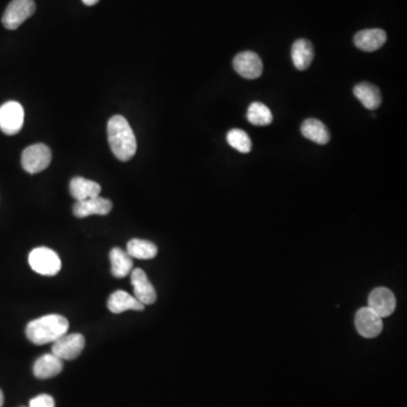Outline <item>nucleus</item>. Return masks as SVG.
Instances as JSON below:
<instances>
[{"instance_id":"nucleus-1","label":"nucleus","mask_w":407,"mask_h":407,"mask_svg":"<svg viewBox=\"0 0 407 407\" xmlns=\"http://www.w3.org/2000/svg\"><path fill=\"white\" fill-rule=\"evenodd\" d=\"M108 141L110 149L118 160L127 162L135 155L137 149L135 134L126 118L117 115L108 123Z\"/></svg>"},{"instance_id":"nucleus-2","label":"nucleus","mask_w":407,"mask_h":407,"mask_svg":"<svg viewBox=\"0 0 407 407\" xmlns=\"http://www.w3.org/2000/svg\"><path fill=\"white\" fill-rule=\"evenodd\" d=\"M69 323L63 315H46L35 319L26 326V337L35 345L55 343L61 336L66 335Z\"/></svg>"},{"instance_id":"nucleus-3","label":"nucleus","mask_w":407,"mask_h":407,"mask_svg":"<svg viewBox=\"0 0 407 407\" xmlns=\"http://www.w3.org/2000/svg\"><path fill=\"white\" fill-rule=\"evenodd\" d=\"M32 270L44 276H55L61 270V261L56 251L50 248L40 247L32 250L29 255Z\"/></svg>"},{"instance_id":"nucleus-4","label":"nucleus","mask_w":407,"mask_h":407,"mask_svg":"<svg viewBox=\"0 0 407 407\" xmlns=\"http://www.w3.org/2000/svg\"><path fill=\"white\" fill-rule=\"evenodd\" d=\"M52 153L49 147L39 143L26 147L22 154V167L30 175L42 173L51 163Z\"/></svg>"},{"instance_id":"nucleus-5","label":"nucleus","mask_w":407,"mask_h":407,"mask_svg":"<svg viewBox=\"0 0 407 407\" xmlns=\"http://www.w3.org/2000/svg\"><path fill=\"white\" fill-rule=\"evenodd\" d=\"M35 0H12L4 13L3 25L7 30H16L25 22L27 18L35 14Z\"/></svg>"},{"instance_id":"nucleus-6","label":"nucleus","mask_w":407,"mask_h":407,"mask_svg":"<svg viewBox=\"0 0 407 407\" xmlns=\"http://www.w3.org/2000/svg\"><path fill=\"white\" fill-rule=\"evenodd\" d=\"M24 124V109L16 101L0 106V130L6 135H16Z\"/></svg>"},{"instance_id":"nucleus-7","label":"nucleus","mask_w":407,"mask_h":407,"mask_svg":"<svg viewBox=\"0 0 407 407\" xmlns=\"http://www.w3.org/2000/svg\"><path fill=\"white\" fill-rule=\"evenodd\" d=\"M85 347V339L82 334H69L61 336L52 345V354L63 361H70L80 356Z\"/></svg>"},{"instance_id":"nucleus-8","label":"nucleus","mask_w":407,"mask_h":407,"mask_svg":"<svg viewBox=\"0 0 407 407\" xmlns=\"http://www.w3.org/2000/svg\"><path fill=\"white\" fill-rule=\"evenodd\" d=\"M233 67L235 72L246 80H256L263 74V61L261 57L253 51L240 52L235 56Z\"/></svg>"},{"instance_id":"nucleus-9","label":"nucleus","mask_w":407,"mask_h":407,"mask_svg":"<svg viewBox=\"0 0 407 407\" xmlns=\"http://www.w3.org/2000/svg\"><path fill=\"white\" fill-rule=\"evenodd\" d=\"M356 328L365 339H375L382 330V318L369 307L361 308L356 313Z\"/></svg>"},{"instance_id":"nucleus-10","label":"nucleus","mask_w":407,"mask_h":407,"mask_svg":"<svg viewBox=\"0 0 407 407\" xmlns=\"http://www.w3.org/2000/svg\"><path fill=\"white\" fill-rule=\"evenodd\" d=\"M369 308L380 318H387L396 309V298L394 293L386 287L375 289L369 296Z\"/></svg>"},{"instance_id":"nucleus-11","label":"nucleus","mask_w":407,"mask_h":407,"mask_svg":"<svg viewBox=\"0 0 407 407\" xmlns=\"http://www.w3.org/2000/svg\"><path fill=\"white\" fill-rule=\"evenodd\" d=\"M112 210V203L106 198L93 197L85 201H76L73 207L74 215L78 218L91 215H108Z\"/></svg>"},{"instance_id":"nucleus-12","label":"nucleus","mask_w":407,"mask_h":407,"mask_svg":"<svg viewBox=\"0 0 407 407\" xmlns=\"http://www.w3.org/2000/svg\"><path fill=\"white\" fill-rule=\"evenodd\" d=\"M132 285L134 287V294L138 301L144 306L153 304L156 301L158 294L153 284L149 282L146 274L141 268H136L132 272Z\"/></svg>"},{"instance_id":"nucleus-13","label":"nucleus","mask_w":407,"mask_h":407,"mask_svg":"<svg viewBox=\"0 0 407 407\" xmlns=\"http://www.w3.org/2000/svg\"><path fill=\"white\" fill-rule=\"evenodd\" d=\"M387 41V35L382 29L363 30L354 35V44L363 51L372 52L380 49Z\"/></svg>"},{"instance_id":"nucleus-14","label":"nucleus","mask_w":407,"mask_h":407,"mask_svg":"<svg viewBox=\"0 0 407 407\" xmlns=\"http://www.w3.org/2000/svg\"><path fill=\"white\" fill-rule=\"evenodd\" d=\"M63 369V360L49 353L37 358L33 367V373L37 378L50 379L58 376Z\"/></svg>"},{"instance_id":"nucleus-15","label":"nucleus","mask_w":407,"mask_h":407,"mask_svg":"<svg viewBox=\"0 0 407 407\" xmlns=\"http://www.w3.org/2000/svg\"><path fill=\"white\" fill-rule=\"evenodd\" d=\"M69 192L76 201H82L100 196L101 186L95 181L82 177H75L69 184Z\"/></svg>"},{"instance_id":"nucleus-16","label":"nucleus","mask_w":407,"mask_h":407,"mask_svg":"<svg viewBox=\"0 0 407 407\" xmlns=\"http://www.w3.org/2000/svg\"><path fill=\"white\" fill-rule=\"evenodd\" d=\"M108 308L112 313H125L127 310L142 311L145 308L144 304L138 301L135 296H130V293L119 290L112 293L108 300Z\"/></svg>"},{"instance_id":"nucleus-17","label":"nucleus","mask_w":407,"mask_h":407,"mask_svg":"<svg viewBox=\"0 0 407 407\" xmlns=\"http://www.w3.org/2000/svg\"><path fill=\"white\" fill-rule=\"evenodd\" d=\"M291 56H292L294 67L298 70H306L313 63V56H315L313 44L306 39L296 40L293 44Z\"/></svg>"},{"instance_id":"nucleus-18","label":"nucleus","mask_w":407,"mask_h":407,"mask_svg":"<svg viewBox=\"0 0 407 407\" xmlns=\"http://www.w3.org/2000/svg\"><path fill=\"white\" fill-rule=\"evenodd\" d=\"M353 92H354L356 98L367 109L376 110L382 104V93L379 91L378 87H375L373 84L362 82L354 87Z\"/></svg>"},{"instance_id":"nucleus-19","label":"nucleus","mask_w":407,"mask_h":407,"mask_svg":"<svg viewBox=\"0 0 407 407\" xmlns=\"http://www.w3.org/2000/svg\"><path fill=\"white\" fill-rule=\"evenodd\" d=\"M302 135L319 145H326L330 141V132L324 123L310 118L301 126Z\"/></svg>"},{"instance_id":"nucleus-20","label":"nucleus","mask_w":407,"mask_h":407,"mask_svg":"<svg viewBox=\"0 0 407 407\" xmlns=\"http://www.w3.org/2000/svg\"><path fill=\"white\" fill-rule=\"evenodd\" d=\"M112 275L117 278H124L130 275L132 270V258L120 248H113L110 251Z\"/></svg>"},{"instance_id":"nucleus-21","label":"nucleus","mask_w":407,"mask_h":407,"mask_svg":"<svg viewBox=\"0 0 407 407\" xmlns=\"http://www.w3.org/2000/svg\"><path fill=\"white\" fill-rule=\"evenodd\" d=\"M127 253L132 258L153 259L158 255V247L151 241L132 239L127 244Z\"/></svg>"},{"instance_id":"nucleus-22","label":"nucleus","mask_w":407,"mask_h":407,"mask_svg":"<svg viewBox=\"0 0 407 407\" xmlns=\"http://www.w3.org/2000/svg\"><path fill=\"white\" fill-rule=\"evenodd\" d=\"M248 121L253 126H268L272 124L273 115L268 106L261 102H253L248 108Z\"/></svg>"},{"instance_id":"nucleus-23","label":"nucleus","mask_w":407,"mask_h":407,"mask_svg":"<svg viewBox=\"0 0 407 407\" xmlns=\"http://www.w3.org/2000/svg\"><path fill=\"white\" fill-rule=\"evenodd\" d=\"M227 141L230 146L233 147L240 153L246 154V153H249L251 151V139H250L247 132L242 130L234 128V130H230L227 132Z\"/></svg>"},{"instance_id":"nucleus-24","label":"nucleus","mask_w":407,"mask_h":407,"mask_svg":"<svg viewBox=\"0 0 407 407\" xmlns=\"http://www.w3.org/2000/svg\"><path fill=\"white\" fill-rule=\"evenodd\" d=\"M30 407H55V399L50 395L42 394L31 399Z\"/></svg>"},{"instance_id":"nucleus-25","label":"nucleus","mask_w":407,"mask_h":407,"mask_svg":"<svg viewBox=\"0 0 407 407\" xmlns=\"http://www.w3.org/2000/svg\"><path fill=\"white\" fill-rule=\"evenodd\" d=\"M82 1H83L87 6H94V5H96L100 0H82Z\"/></svg>"},{"instance_id":"nucleus-26","label":"nucleus","mask_w":407,"mask_h":407,"mask_svg":"<svg viewBox=\"0 0 407 407\" xmlns=\"http://www.w3.org/2000/svg\"><path fill=\"white\" fill-rule=\"evenodd\" d=\"M4 405V394L1 390H0V407H3Z\"/></svg>"}]
</instances>
